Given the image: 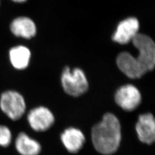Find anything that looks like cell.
Here are the masks:
<instances>
[{"mask_svg":"<svg viewBox=\"0 0 155 155\" xmlns=\"http://www.w3.org/2000/svg\"><path fill=\"white\" fill-rule=\"evenodd\" d=\"M13 1L15 2H18V3H21V2H24L25 1H26L27 0H12Z\"/></svg>","mask_w":155,"mask_h":155,"instance_id":"cell-15","label":"cell"},{"mask_svg":"<svg viewBox=\"0 0 155 155\" xmlns=\"http://www.w3.org/2000/svg\"><path fill=\"white\" fill-rule=\"evenodd\" d=\"M136 129L139 140L141 142L147 144H151L154 142L155 119L151 114H144L139 117Z\"/></svg>","mask_w":155,"mask_h":155,"instance_id":"cell-9","label":"cell"},{"mask_svg":"<svg viewBox=\"0 0 155 155\" xmlns=\"http://www.w3.org/2000/svg\"><path fill=\"white\" fill-rule=\"evenodd\" d=\"M31 54L25 46L19 45L12 48L9 51V58L12 66L18 70H22L28 67Z\"/></svg>","mask_w":155,"mask_h":155,"instance_id":"cell-13","label":"cell"},{"mask_svg":"<svg viewBox=\"0 0 155 155\" xmlns=\"http://www.w3.org/2000/svg\"><path fill=\"white\" fill-rule=\"evenodd\" d=\"M139 20L136 17L127 18L118 24L112 39L120 45L127 44L139 33Z\"/></svg>","mask_w":155,"mask_h":155,"instance_id":"cell-7","label":"cell"},{"mask_svg":"<svg viewBox=\"0 0 155 155\" xmlns=\"http://www.w3.org/2000/svg\"><path fill=\"white\" fill-rule=\"evenodd\" d=\"M62 87L67 93L73 97H78L85 93L89 88L87 77L83 70L79 68L71 70L64 68L61 74Z\"/></svg>","mask_w":155,"mask_h":155,"instance_id":"cell-2","label":"cell"},{"mask_svg":"<svg viewBox=\"0 0 155 155\" xmlns=\"http://www.w3.org/2000/svg\"><path fill=\"white\" fill-rule=\"evenodd\" d=\"M117 104L124 110H134L140 104L141 95L138 89L132 84H126L120 87L115 94Z\"/></svg>","mask_w":155,"mask_h":155,"instance_id":"cell-6","label":"cell"},{"mask_svg":"<svg viewBox=\"0 0 155 155\" xmlns=\"http://www.w3.org/2000/svg\"><path fill=\"white\" fill-rule=\"evenodd\" d=\"M54 120L51 111L43 106L35 108L28 113V121L30 126L38 132H43L49 129Z\"/></svg>","mask_w":155,"mask_h":155,"instance_id":"cell-8","label":"cell"},{"mask_svg":"<svg viewBox=\"0 0 155 155\" xmlns=\"http://www.w3.org/2000/svg\"><path fill=\"white\" fill-rule=\"evenodd\" d=\"M116 63L120 71L131 79L142 77L147 72L137 58L127 52L120 53L117 58Z\"/></svg>","mask_w":155,"mask_h":155,"instance_id":"cell-5","label":"cell"},{"mask_svg":"<svg viewBox=\"0 0 155 155\" xmlns=\"http://www.w3.org/2000/svg\"><path fill=\"white\" fill-rule=\"evenodd\" d=\"M133 45L139 51L136 57L148 71L152 70L155 65V45L150 36L138 33L132 41Z\"/></svg>","mask_w":155,"mask_h":155,"instance_id":"cell-3","label":"cell"},{"mask_svg":"<svg viewBox=\"0 0 155 155\" xmlns=\"http://www.w3.org/2000/svg\"><path fill=\"white\" fill-rule=\"evenodd\" d=\"M92 140L94 148L101 153H114L121 142V126L118 118L111 113H107L101 122L92 129Z\"/></svg>","mask_w":155,"mask_h":155,"instance_id":"cell-1","label":"cell"},{"mask_svg":"<svg viewBox=\"0 0 155 155\" xmlns=\"http://www.w3.org/2000/svg\"><path fill=\"white\" fill-rule=\"evenodd\" d=\"M11 31L17 37L31 39L36 33V27L33 21L27 17L15 18L11 24Z\"/></svg>","mask_w":155,"mask_h":155,"instance_id":"cell-10","label":"cell"},{"mask_svg":"<svg viewBox=\"0 0 155 155\" xmlns=\"http://www.w3.org/2000/svg\"><path fill=\"white\" fill-rule=\"evenodd\" d=\"M0 107L11 120H17L24 114L26 106L21 94L15 91H7L1 95Z\"/></svg>","mask_w":155,"mask_h":155,"instance_id":"cell-4","label":"cell"},{"mask_svg":"<svg viewBox=\"0 0 155 155\" xmlns=\"http://www.w3.org/2000/svg\"><path fill=\"white\" fill-rule=\"evenodd\" d=\"M63 144L71 153H76L81 150L85 141L83 133L79 129L70 127L66 129L61 136Z\"/></svg>","mask_w":155,"mask_h":155,"instance_id":"cell-11","label":"cell"},{"mask_svg":"<svg viewBox=\"0 0 155 155\" xmlns=\"http://www.w3.org/2000/svg\"><path fill=\"white\" fill-rule=\"evenodd\" d=\"M16 148L21 155H38L41 151L39 143L24 133H20L17 136Z\"/></svg>","mask_w":155,"mask_h":155,"instance_id":"cell-12","label":"cell"},{"mask_svg":"<svg viewBox=\"0 0 155 155\" xmlns=\"http://www.w3.org/2000/svg\"><path fill=\"white\" fill-rule=\"evenodd\" d=\"M12 140L11 132L8 127L0 125V146H8Z\"/></svg>","mask_w":155,"mask_h":155,"instance_id":"cell-14","label":"cell"}]
</instances>
